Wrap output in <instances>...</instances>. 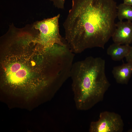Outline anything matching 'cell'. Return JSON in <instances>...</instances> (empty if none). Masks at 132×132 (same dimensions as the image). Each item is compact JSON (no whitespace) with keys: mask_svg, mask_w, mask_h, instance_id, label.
<instances>
[{"mask_svg":"<svg viewBox=\"0 0 132 132\" xmlns=\"http://www.w3.org/2000/svg\"><path fill=\"white\" fill-rule=\"evenodd\" d=\"M125 58L127 62L132 63V46H131L129 53Z\"/></svg>","mask_w":132,"mask_h":132,"instance_id":"11","label":"cell"},{"mask_svg":"<svg viewBox=\"0 0 132 132\" xmlns=\"http://www.w3.org/2000/svg\"><path fill=\"white\" fill-rule=\"evenodd\" d=\"M105 68V61L100 57L89 56L74 63L70 77L78 110H88L103 100L110 86Z\"/></svg>","mask_w":132,"mask_h":132,"instance_id":"3","label":"cell"},{"mask_svg":"<svg viewBox=\"0 0 132 132\" xmlns=\"http://www.w3.org/2000/svg\"><path fill=\"white\" fill-rule=\"evenodd\" d=\"M131 47L129 45H122L114 43L108 48L107 53L113 60L120 61L128 55Z\"/></svg>","mask_w":132,"mask_h":132,"instance_id":"8","label":"cell"},{"mask_svg":"<svg viewBox=\"0 0 132 132\" xmlns=\"http://www.w3.org/2000/svg\"><path fill=\"white\" fill-rule=\"evenodd\" d=\"M116 28L111 37L114 43L129 45L132 43V22L119 21L116 24Z\"/></svg>","mask_w":132,"mask_h":132,"instance_id":"6","label":"cell"},{"mask_svg":"<svg viewBox=\"0 0 132 132\" xmlns=\"http://www.w3.org/2000/svg\"><path fill=\"white\" fill-rule=\"evenodd\" d=\"M117 17L119 21L125 19L132 21V6L121 3L117 7Z\"/></svg>","mask_w":132,"mask_h":132,"instance_id":"9","label":"cell"},{"mask_svg":"<svg viewBox=\"0 0 132 132\" xmlns=\"http://www.w3.org/2000/svg\"><path fill=\"white\" fill-rule=\"evenodd\" d=\"M2 86L22 95H31L52 90L57 69L53 54L34 39L19 38L0 46Z\"/></svg>","mask_w":132,"mask_h":132,"instance_id":"1","label":"cell"},{"mask_svg":"<svg viewBox=\"0 0 132 132\" xmlns=\"http://www.w3.org/2000/svg\"><path fill=\"white\" fill-rule=\"evenodd\" d=\"M52 2L54 6L57 8L63 9L66 0H49Z\"/></svg>","mask_w":132,"mask_h":132,"instance_id":"10","label":"cell"},{"mask_svg":"<svg viewBox=\"0 0 132 132\" xmlns=\"http://www.w3.org/2000/svg\"><path fill=\"white\" fill-rule=\"evenodd\" d=\"M124 124L121 116L113 112L105 111L100 114L99 118L90 124V132H122Z\"/></svg>","mask_w":132,"mask_h":132,"instance_id":"5","label":"cell"},{"mask_svg":"<svg viewBox=\"0 0 132 132\" xmlns=\"http://www.w3.org/2000/svg\"><path fill=\"white\" fill-rule=\"evenodd\" d=\"M115 0H72L63 25L65 38L74 54L88 48L104 49L116 29Z\"/></svg>","mask_w":132,"mask_h":132,"instance_id":"2","label":"cell"},{"mask_svg":"<svg viewBox=\"0 0 132 132\" xmlns=\"http://www.w3.org/2000/svg\"><path fill=\"white\" fill-rule=\"evenodd\" d=\"M123 3L132 6V0H122Z\"/></svg>","mask_w":132,"mask_h":132,"instance_id":"12","label":"cell"},{"mask_svg":"<svg viewBox=\"0 0 132 132\" xmlns=\"http://www.w3.org/2000/svg\"><path fill=\"white\" fill-rule=\"evenodd\" d=\"M112 73L118 83L127 84L132 74V63L127 62L121 65L114 66Z\"/></svg>","mask_w":132,"mask_h":132,"instance_id":"7","label":"cell"},{"mask_svg":"<svg viewBox=\"0 0 132 132\" xmlns=\"http://www.w3.org/2000/svg\"><path fill=\"white\" fill-rule=\"evenodd\" d=\"M60 14L53 17L44 19L34 23L33 25L38 30V43L45 47L52 46L56 44L64 45L67 43L60 35L59 20Z\"/></svg>","mask_w":132,"mask_h":132,"instance_id":"4","label":"cell"}]
</instances>
